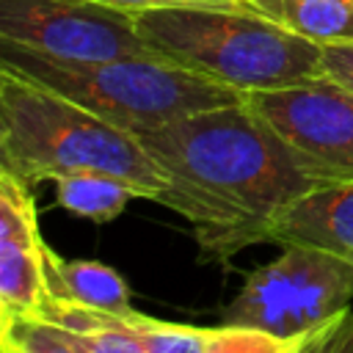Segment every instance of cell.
I'll return each mask as SVG.
<instances>
[{"label": "cell", "instance_id": "2e32d148", "mask_svg": "<svg viewBox=\"0 0 353 353\" xmlns=\"http://www.w3.org/2000/svg\"><path fill=\"white\" fill-rule=\"evenodd\" d=\"M292 353H353V309H345L325 325L298 339Z\"/></svg>", "mask_w": 353, "mask_h": 353}, {"label": "cell", "instance_id": "ac0fdd59", "mask_svg": "<svg viewBox=\"0 0 353 353\" xmlns=\"http://www.w3.org/2000/svg\"><path fill=\"white\" fill-rule=\"evenodd\" d=\"M102 6H113L121 11H146V8H160V6H179V3H232V0H94Z\"/></svg>", "mask_w": 353, "mask_h": 353}, {"label": "cell", "instance_id": "4fadbf2b", "mask_svg": "<svg viewBox=\"0 0 353 353\" xmlns=\"http://www.w3.org/2000/svg\"><path fill=\"white\" fill-rule=\"evenodd\" d=\"M0 350L8 353H83L77 342L41 314H0Z\"/></svg>", "mask_w": 353, "mask_h": 353}, {"label": "cell", "instance_id": "5bb4252c", "mask_svg": "<svg viewBox=\"0 0 353 353\" xmlns=\"http://www.w3.org/2000/svg\"><path fill=\"white\" fill-rule=\"evenodd\" d=\"M124 328L141 342L143 353H204V328L154 320L135 309L124 314Z\"/></svg>", "mask_w": 353, "mask_h": 353}, {"label": "cell", "instance_id": "30bf717a", "mask_svg": "<svg viewBox=\"0 0 353 353\" xmlns=\"http://www.w3.org/2000/svg\"><path fill=\"white\" fill-rule=\"evenodd\" d=\"M44 284L47 295L52 298L108 309L116 314L132 312L130 287L113 268L88 259H63L50 245H44Z\"/></svg>", "mask_w": 353, "mask_h": 353}, {"label": "cell", "instance_id": "8992f818", "mask_svg": "<svg viewBox=\"0 0 353 353\" xmlns=\"http://www.w3.org/2000/svg\"><path fill=\"white\" fill-rule=\"evenodd\" d=\"M0 39L61 61L160 58L141 39L132 11L94 0H0Z\"/></svg>", "mask_w": 353, "mask_h": 353}, {"label": "cell", "instance_id": "8fae6325", "mask_svg": "<svg viewBox=\"0 0 353 353\" xmlns=\"http://www.w3.org/2000/svg\"><path fill=\"white\" fill-rule=\"evenodd\" d=\"M284 30L317 44L353 41V0H240Z\"/></svg>", "mask_w": 353, "mask_h": 353}, {"label": "cell", "instance_id": "e0dca14e", "mask_svg": "<svg viewBox=\"0 0 353 353\" xmlns=\"http://www.w3.org/2000/svg\"><path fill=\"white\" fill-rule=\"evenodd\" d=\"M323 66H325V77L353 91V41L323 44Z\"/></svg>", "mask_w": 353, "mask_h": 353}, {"label": "cell", "instance_id": "d6986e66", "mask_svg": "<svg viewBox=\"0 0 353 353\" xmlns=\"http://www.w3.org/2000/svg\"><path fill=\"white\" fill-rule=\"evenodd\" d=\"M0 353H8V350H0Z\"/></svg>", "mask_w": 353, "mask_h": 353}, {"label": "cell", "instance_id": "52a82bcc", "mask_svg": "<svg viewBox=\"0 0 353 353\" xmlns=\"http://www.w3.org/2000/svg\"><path fill=\"white\" fill-rule=\"evenodd\" d=\"M245 102L320 185L353 179V91L347 85L320 77L303 85L251 91Z\"/></svg>", "mask_w": 353, "mask_h": 353}, {"label": "cell", "instance_id": "7a4b0ae2", "mask_svg": "<svg viewBox=\"0 0 353 353\" xmlns=\"http://www.w3.org/2000/svg\"><path fill=\"white\" fill-rule=\"evenodd\" d=\"M0 171L39 185L77 171L124 179L141 199L171 207L174 182L143 143L30 77L0 66Z\"/></svg>", "mask_w": 353, "mask_h": 353}, {"label": "cell", "instance_id": "277c9868", "mask_svg": "<svg viewBox=\"0 0 353 353\" xmlns=\"http://www.w3.org/2000/svg\"><path fill=\"white\" fill-rule=\"evenodd\" d=\"M0 66L58 91L130 135L182 116L243 102L245 94L185 69L168 58L127 55L108 61H61L0 39Z\"/></svg>", "mask_w": 353, "mask_h": 353}, {"label": "cell", "instance_id": "9c48e42d", "mask_svg": "<svg viewBox=\"0 0 353 353\" xmlns=\"http://www.w3.org/2000/svg\"><path fill=\"white\" fill-rule=\"evenodd\" d=\"M265 240L317 248L353 265V179L323 182L295 199L268 226Z\"/></svg>", "mask_w": 353, "mask_h": 353}, {"label": "cell", "instance_id": "3957f363", "mask_svg": "<svg viewBox=\"0 0 353 353\" xmlns=\"http://www.w3.org/2000/svg\"><path fill=\"white\" fill-rule=\"evenodd\" d=\"M141 39L160 55L243 94L325 77L323 44L265 19L240 0L135 11Z\"/></svg>", "mask_w": 353, "mask_h": 353}, {"label": "cell", "instance_id": "ba28073f", "mask_svg": "<svg viewBox=\"0 0 353 353\" xmlns=\"http://www.w3.org/2000/svg\"><path fill=\"white\" fill-rule=\"evenodd\" d=\"M44 245L30 185L0 171V314H39Z\"/></svg>", "mask_w": 353, "mask_h": 353}, {"label": "cell", "instance_id": "6da1fadb", "mask_svg": "<svg viewBox=\"0 0 353 353\" xmlns=\"http://www.w3.org/2000/svg\"><path fill=\"white\" fill-rule=\"evenodd\" d=\"M171 176V210L193 223L207 259L265 243L268 226L320 182L243 99L135 135Z\"/></svg>", "mask_w": 353, "mask_h": 353}, {"label": "cell", "instance_id": "7c38bea8", "mask_svg": "<svg viewBox=\"0 0 353 353\" xmlns=\"http://www.w3.org/2000/svg\"><path fill=\"white\" fill-rule=\"evenodd\" d=\"M55 199L63 210L94 223H108L124 212L130 199H141L132 185L102 171H77L55 176Z\"/></svg>", "mask_w": 353, "mask_h": 353}, {"label": "cell", "instance_id": "9a60e30c", "mask_svg": "<svg viewBox=\"0 0 353 353\" xmlns=\"http://www.w3.org/2000/svg\"><path fill=\"white\" fill-rule=\"evenodd\" d=\"M295 342L279 339L251 325H218L204 328V353H292Z\"/></svg>", "mask_w": 353, "mask_h": 353}, {"label": "cell", "instance_id": "5b68a950", "mask_svg": "<svg viewBox=\"0 0 353 353\" xmlns=\"http://www.w3.org/2000/svg\"><path fill=\"white\" fill-rule=\"evenodd\" d=\"M353 301V265L317 251L287 245L281 256L248 273L223 323L251 325L279 339L298 342L325 325Z\"/></svg>", "mask_w": 353, "mask_h": 353}]
</instances>
